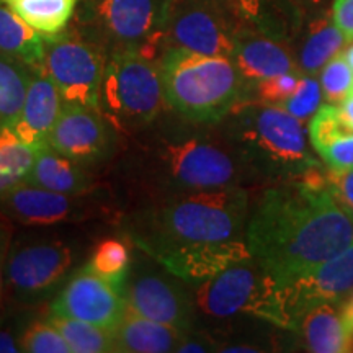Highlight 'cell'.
Here are the masks:
<instances>
[{
	"label": "cell",
	"instance_id": "484cf974",
	"mask_svg": "<svg viewBox=\"0 0 353 353\" xmlns=\"http://www.w3.org/2000/svg\"><path fill=\"white\" fill-rule=\"evenodd\" d=\"M132 257H134V245L120 231V234H114V236L100 237L88 255L85 265L95 275L103 278L123 294V288L131 270Z\"/></svg>",
	"mask_w": 353,
	"mask_h": 353
},
{
	"label": "cell",
	"instance_id": "d590c367",
	"mask_svg": "<svg viewBox=\"0 0 353 353\" xmlns=\"http://www.w3.org/2000/svg\"><path fill=\"white\" fill-rule=\"evenodd\" d=\"M33 309H23L6 303L0 311V353L21 352V335L33 319Z\"/></svg>",
	"mask_w": 353,
	"mask_h": 353
},
{
	"label": "cell",
	"instance_id": "ffe728a7",
	"mask_svg": "<svg viewBox=\"0 0 353 353\" xmlns=\"http://www.w3.org/2000/svg\"><path fill=\"white\" fill-rule=\"evenodd\" d=\"M25 183L69 195L92 193L107 187V183L100 180L99 172L70 161L48 144L34 151V161Z\"/></svg>",
	"mask_w": 353,
	"mask_h": 353
},
{
	"label": "cell",
	"instance_id": "1f68e13d",
	"mask_svg": "<svg viewBox=\"0 0 353 353\" xmlns=\"http://www.w3.org/2000/svg\"><path fill=\"white\" fill-rule=\"evenodd\" d=\"M21 352L25 353H70L59 329L44 316L33 317L21 335Z\"/></svg>",
	"mask_w": 353,
	"mask_h": 353
},
{
	"label": "cell",
	"instance_id": "2e32d148",
	"mask_svg": "<svg viewBox=\"0 0 353 353\" xmlns=\"http://www.w3.org/2000/svg\"><path fill=\"white\" fill-rule=\"evenodd\" d=\"M128 311L121 291L83 263L50 303L51 314L70 317L113 332Z\"/></svg>",
	"mask_w": 353,
	"mask_h": 353
},
{
	"label": "cell",
	"instance_id": "e0dca14e",
	"mask_svg": "<svg viewBox=\"0 0 353 353\" xmlns=\"http://www.w3.org/2000/svg\"><path fill=\"white\" fill-rule=\"evenodd\" d=\"M249 259L252 254L247 241L237 239L172 250L154 260L188 285H196Z\"/></svg>",
	"mask_w": 353,
	"mask_h": 353
},
{
	"label": "cell",
	"instance_id": "9c48e42d",
	"mask_svg": "<svg viewBox=\"0 0 353 353\" xmlns=\"http://www.w3.org/2000/svg\"><path fill=\"white\" fill-rule=\"evenodd\" d=\"M172 0H79L77 30L105 51L136 50L159 59Z\"/></svg>",
	"mask_w": 353,
	"mask_h": 353
},
{
	"label": "cell",
	"instance_id": "e575fe53",
	"mask_svg": "<svg viewBox=\"0 0 353 353\" xmlns=\"http://www.w3.org/2000/svg\"><path fill=\"white\" fill-rule=\"evenodd\" d=\"M322 105V88L316 76H303L294 94L278 103L276 107L285 110L291 117L301 123H306L314 117Z\"/></svg>",
	"mask_w": 353,
	"mask_h": 353
},
{
	"label": "cell",
	"instance_id": "d4e9b609",
	"mask_svg": "<svg viewBox=\"0 0 353 353\" xmlns=\"http://www.w3.org/2000/svg\"><path fill=\"white\" fill-rule=\"evenodd\" d=\"M345 43V37L327 15L311 20L298 51L299 70L304 76H317Z\"/></svg>",
	"mask_w": 353,
	"mask_h": 353
},
{
	"label": "cell",
	"instance_id": "52a82bcc",
	"mask_svg": "<svg viewBox=\"0 0 353 353\" xmlns=\"http://www.w3.org/2000/svg\"><path fill=\"white\" fill-rule=\"evenodd\" d=\"M167 107L159 61L136 50L108 54L99 110L123 138L145 130Z\"/></svg>",
	"mask_w": 353,
	"mask_h": 353
},
{
	"label": "cell",
	"instance_id": "ba28073f",
	"mask_svg": "<svg viewBox=\"0 0 353 353\" xmlns=\"http://www.w3.org/2000/svg\"><path fill=\"white\" fill-rule=\"evenodd\" d=\"M200 316L231 319L252 316L278 329L291 330V321L281 298L280 283L254 257L232 265L201 283L190 285Z\"/></svg>",
	"mask_w": 353,
	"mask_h": 353
},
{
	"label": "cell",
	"instance_id": "4fadbf2b",
	"mask_svg": "<svg viewBox=\"0 0 353 353\" xmlns=\"http://www.w3.org/2000/svg\"><path fill=\"white\" fill-rule=\"evenodd\" d=\"M242 26L231 0H172L164 44L206 56L231 57Z\"/></svg>",
	"mask_w": 353,
	"mask_h": 353
},
{
	"label": "cell",
	"instance_id": "7402d4cb",
	"mask_svg": "<svg viewBox=\"0 0 353 353\" xmlns=\"http://www.w3.org/2000/svg\"><path fill=\"white\" fill-rule=\"evenodd\" d=\"M185 330L126 311L113 330L114 353H170L176 352Z\"/></svg>",
	"mask_w": 353,
	"mask_h": 353
},
{
	"label": "cell",
	"instance_id": "836d02e7",
	"mask_svg": "<svg viewBox=\"0 0 353 353\" xmlns=\"http://www.w3.org/2000/svg\"><path fill=\"white\" fill-rule=\"evenodd\" d=\"M304 74L299 70H293V72L278 74V76L263 79V81L247 88V101H257V103L276 107L278 103H281L294 94Z\"/></svg>",
	"mask_w": 353,
	"mask_h": 353
},
{
	"label": "cell",
	"instance_id": "30bf717a",
	"mask_svg": "<svg viewBox=\"0 0 353 353\" xmlns=\"http://www.w3.org/2000/svg\"><path fill=\"white\" fill-rule=\"evenodd\" d=\"M0 214L15 226H118L123 206L110 185L92 193L69 195L23 182L0 198Z\"/></svg>",
	"mask_w": 353,
	"mask_h": 353
},
{
	"label": "cell",
	"instance_id": "74e56055",
	"mask_svg": "<svg viewBox=\"0 0 353 353\" xmlns=\"http://www.w3.org/2000/svg\"><path fill=\"white\" fill-rule=\"evenodd\" d=\"M327 180L335 201L353 223V169L341 174L329 172Z\"/></svg>",
	"mask_w": 353,
	"mask_h": 353
},
{
	"label": "cell",
	"instance_id": "9a60e30c",
	"mask_svg": "<svg viewBox=\"0 0 353 353\" xmlns=\"http://www.w3.org/2000/svg\"><path fill=\"white\" fill-rule=\"evenodd\" d=\"M293 332L304 312L321 304H341L353 291V242L303 275L280 283Z\"/></svg>",
	"mask_w": 353,
	"mask_h": 353
},
{
	"label": "cell",
	"instance_id": "7c38bea8",
	"mask_svg": "<svg viewBox=\"0 0 353 353\" xmlns=\"http://www.w3.org/2000/svg\"><path fill=\"white\" fill-rule=\"evenodd\" d=\"M44 38L43 72L56 83L64 101L99 108V95L108 52L69 25Z\"/></svg>",
	"mask_w": 353,
	"mask_h": 353
},
{
	"label": "cell",
	"instance_id": "7a4b0ae2",
	"mask_svg": "<svg viewBox=\"0 0 353 353\" xmlns=\"http://www.w3.org/2000/svg\"><path fill=\"white\" fill-rule=\"evenodd\" d=\"M245 241L278 283L303 275L353 242V223L337 205L327 174L263 187L252 203Z\"/></svg>",
	"mask_w": 353,
	"mask_h": 353
},
{
	"label": "cell",
	"instance_id": "ab89813d",
	"mask_svg": "<svg viewBox=\"0 0 353 353\" xmlns=\"http://www.w3.org/2000/svg\"><path fill=\"white\" fill-rule=\"evenodd\" d=\"M332 20L341 30L347 43L353 41V0H335L332 7Z\"/></svg>",
	"mask_w": 353,
	"mask_h": 353
},
{
	"label": "cell",
	"instance_id": "f1b7e54d",
	"mask_svg": "<svg viewBox=\"0 0 353 353\" xmlns=\"http://www.w3.org/2000/svg\"><path fill=\"white\" fill-rule=\"evenodd\" d=\"M34 151L17 138L12 128L0 130V198L23 183L34 161Z\"/></svg>",
	"mask_w": 353,
	"mask_h": 353
},
{
	"label": "cell",
	"instance_id": "603a6c76",
	"mask_svg": "<svg viewBox=\"0 0 353 353\" xmlns=\"http://www.w3.org/2000/svg\"><path fill=\"white\" fill-rule=\"evenodd\" d=\"M242 23L267 37L286 41L298 28L296 0H231Z\"/></svg>",
	"mask_w": 353,
	"mask_h": 353
},
{
	"label": "cell",
	"instance_id": "7bdbcfd3",
	"mask_svg": "<svg viewBox=\"0 0 353 353\" xmlns=\"http://www.w3.org/2000/svg\"><path fill=\"white\" fill-rule=\"evenodd\" d=\"M343 56H345V59H347V63L350 64V68L353 69V43L350 44V46L347 48L345 51H343Z\"/></svg>",
	"mask_w": 353,
	"mask_h": 353
},
{
	"label": "cell",
	"instance_id": "b9f144b4",
	"mask_svg": "<svg viewBox=\"0 0 353 353\" xmlns=\"http://www.w3.org/2000/svg\"><path fill=\"white\" fill-rule=\"evenodd\" d=\"M339 108H341V112L343 113V117H345V120L350 123V126L353 128V92L352 94H348L345 99L339 103Z\"/></svg>",
	"mask_w": 353,
	"mask_h": 353
},
{
	"label": "cell",
	"instance_id": "6da1fadb",
	"mask_svg": "<svg viewBox=\"0 0 353 353\" xmlns=\"http://www.w3.org/2000/svg\"><path fill=\"white\" fill-rule=\"evenodd\" d=\"M112 176L123 213L187 193L254 187L219 123L190 121L170 108L145 130L123 138Z\"/></svg>",
	"mask_w": 353,
	"mask_h": 353
},
{
	"label": "cell",
	"instance_id": "4316f807",
	"mask_svg": "<svg viewBox=\"0 0 353 353\" xmlns=\"http://www.w3.org/2000/svg\"><path fill=\"white\" fill-rule=\"evenodd\" d=\"M17 15L41 37L64 32L76 17L79 0H6Z\"/></svg>",
	"mask_w": 353,
	"mask_h": 353
},
{
	"label": "cell",
	"instance_id": "8992f818",
	"mask_svg": "<svg viewBox=\"0 0 353 353\" xmlns=\"http://www.w3.org/2000/svg\"><path fill=\"white\" fill-rule=\"evenodd\" d=\"M167 107L195 123H221L247 101V83L231 57L167 46L159 56Z\"/></svg>",
	"mask_w": 353,
	"mask_h": 353
},
{
	"label": "cell",
	"instance_id": "44dd1931",
	"mask_svg": "<svg viewBox=\"0 0 353 353\" xmlns=\"http://www.w3.org/2000/svg\"><path fill=\"white\" fill-rule=\"evenodd\" d=\"M294 334L301 337L307 352H352L353 334L343 319L341 304H321L299 317Z\"/></svg>",
	"mask_w": 353,
	"mask_h": 353
},
{
	"label": "cell",
	"instance_id": "f35d334b",
	"mask_svg": "<svg viewBox=\"0 0 353 353\" xmlns=\"http://www.w3.org/2000/svg\"><path fill=\"white\" fill-rule=\"evenodd\" d=\"M10 224V221L0 214V311L6 306V263L13 234Z\"/></svg>",
	"mask_w": 353,
	"mask_h": 353
},
{
	"label": "cell",
	"instance_id": "8fae6325",
	"mask_svg": "<svg viewBox=\"0 0 353 353\" xmlns=\"http://www.w3.org/2000/svg\"><path fill=\"white\" fill-rule=\"evenodd\" d=\"M128 311L180 330L198 325L192 288L148 254L134 247V257L123 288Z\"/></svg>",
	"mask_w": 353,
	"mask_h": 353
},
{
	"label": "cell",
	"instance_id": "83f0119b",
	"mask_svg": "<svg viewBox=\"0 0 353 353\" xmlns=\"http://www.w3.org/2000/svg\"><path fill=\"white\" fill-rule=\"evenodd\" d=\"M34 70L0 52V130L15 125Z\"/></svg>",
	"mask_w": 353,
	"mask_h": 353
},
{
	"label": "cell",
	"instance_id": "5b68a950",
	"mask_svg": "<svg viewBox=\"0 0 353 353\" xmlns=\"http://www.w3.org/2000/svg\"><path fill=\"white\" fill-rule=\"evenodd\" d=\"M85 226H19L6 263V303L37 309L51 303L87 262L95 237Z\"/></svg>",
	"mask_w": 353,
	"mask_h": 353
},
{
	"label": "cell",
	"instance_id": "ac0fdd59",
	"mask_svg": "<svg viewBox=\"0 0 353 353\" xmlns=\"http://www.w3.org/2000/svg\"><path fill=\"white\" fill-rule=\"evenodd\" d=\"M231 59L247 88L263 79L299 70L296 57L286 46V41L267 37L245 25L237 33Z\"/></svg>",
	"mask_w": 353,
	"mask_h": 353
},
{
	"label": "cell",
	"instance_id": "8d00e7d4",
	"mask_svg": "<svg viewBox=\"0 0 353 353\" xmlns=\"http://www.w3.org/2000/svg\"><path fill=\"white\" fill-rule=\"evenodd\" d=\"M329 172L341 174L353 169V132L337 139L319 154Z\"/></svg>",
	"mask_w": 353,
	"mask_h": 353
},
{
	"label": "cell",
	"instance_id": "d6a6232c",
	"mask_svg": "<svg viewBox=\"0 0 353 353\" xmlns=\"http://www.w3.org/2000/svg\"><path fill=\"white\" fill-rule=\"evenodd\" d=\"M322 95L327 103L339 105L353 92V69L347 63L343 52H337L319 72Z\"/></svg>",
	"mask_w": 353,
	"mask_h": 353
},
{
	"label": "cell",
	"instance_id": "5bb4252c",
	"mask_svg": "<svg viewBox=\"0 0 353 353\" xmlns=\"http://www.w3.org/2000/svg\"><path fill=\"white\" fill-rule=\"evenodd\" d=\"M46 144L70 161L97 170L113 164L123 148V136L99 108L64 101Z\"/></svg>",
	"mask_w": 353,
	"mask_h": 353
},
{
	"label": "cell",
	"instance_id": "60d3db41",
	"mask_svg": "<svg viewBox=\"0 0 353 353\" xmlns=\"http://www.w3.org/2000/svg\"><path fill=\"white\" fill-rule=\"evenodd\" d=\"M341 311L343 319L347 322L348 329H350V332L353 334V291L341 303Z\"/></svg>",
	"mask_w": 353,
	"mask_h": 353
},
{
	"label": "cell",
	"instance_id": "cb8c5ba5",
	"mask_svg": "<svg viewBox=\"0 0 353 353\" xmlns=\"http://www.w3.org/2000/svg\"><path fill=\"white\" fill-rule=\"evenodd\" d=\"M0 52L33 70L43 69L44 38L0 0Z\"/></svg>",
	"mask_w": 353,
	"mask_h": 353
},
{
	"label": "cell",
	"instance_id": "4dcf8cb0",
	"mask_svg": "<svg viewBox=\"0 0 353 353\" xmlns=\"http://www.w3.org/2000/svg\"><path fill=\"white\" fill-rule=\"evenodd\" d=\"M350 132H353V128L345 120L339 105L334 103H322L307 126L309 144L317 154Z\"/></svg>",
	"mask_w": 353,
	"mask_h": 353
},
{
	"label": "cell",
	"instance_id": "f546056e",
	"mask_svg": "<svg viewBox=\"0 0 353 353\" xmlns=\"http://www.w3.org/2000/svg\"><path fill=\"white\" fill-rule=\"evenodd\" d=\"M68 342L70 353H114L113 334L99 325L70 317L48 314Z\"/></svg>",
	"mask_w": 353,
	"mask_h": 353
},
{
	"label": "cell",
	"instance_id": "d6986e66",
	"mask_svg": "<svg viewBox=\"0 0 353 353\" xmlns=\"http://www.w3.org/2000/svg\"><path fill=\"white\" fill-rule=\"evenodd\" d=\"M63 107L64 99L56 83L43 70H34L19 120L12 126V131L23 144L33 149L41 148L46 144Z\"/></svg>",
	"mask_w": 353,
	"mask_h": 353
},
{
	"label": "cell",
	"instance_id": "ee69618b",
	"mask_svg": "<svg viewBox=\"0 0 353 353\" xmlns=\"http://www.w3.org/2000/svg\"><path fill=\"white\" fill-rule=\"evenodd\" d=\"M352 350H353V343H352Z\"/></svg>",
	"mask_w": 353,
	"mask_h": 353
},
{
	"label": "cell",
	"instance_id": "3957f363",
	"mask_svg": "<svg viewBox=\"0 0 353 353\" xmlns=\"http://www.w3.org/2000/svg\"><path fill=\"white\" fill-rule=\"evenodd\" d=\"M252 200L247 187H229L187 193L132 206L118 228L156 259L187 247L245 239Z\"/></svg>",
	"mask_w": 353,
	"mask_h": 353
},
{
	"label": "cell",
	"instance_id": "277c9868",
	"mask_svg": "<svg viewBox=\"0 0 353 353\" xmlns=\"http://www.w3.org/2000/svg\"><path fill=\"white\" fill-rule=\"evenodd\" d=\"M254 187L290 182L322 170L304 123L285 110L244 101L219 123Z\"/></svg>",
	"mask_w": 353,
	"mask_h": 353
}]
</instances>
